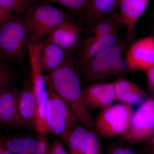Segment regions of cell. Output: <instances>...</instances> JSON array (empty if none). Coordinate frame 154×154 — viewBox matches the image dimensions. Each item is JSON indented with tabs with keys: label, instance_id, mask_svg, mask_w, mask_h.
I'll return each instance as SVG.
<instances>
[{
	"label": "cell",
	"instance_id": "e0dca14e",
	"mask_svg": "<svg viewBox=\"0 0 154 154\" xmlns=\"http://www.w3.org/2000/svg\"><path fill=\"white\" fill-rule=\"evenodd\" d=\"M116 99L122 103L133 105L141 104L145 100L146 94L134 83L125 79L114 81Z\"/></svg>",
	"mask_w": 154,
	"mask_h": 154
},
{
	"label": "cell",
	"instance_id": "52a82bcc",
	"mask_svg": "<svg viewBox=\"0 0 154 154\" xmlns=\"http://www.w3.org/2000/svg\"><path fill=\"white\" fill-rule=\"evenodd\" d=\"M125 48V42L118 40L99 55L83 62L82 71L86 79L94 83L108 78L112 64L117 59L122 57Z\"/></svg>",
	"mask_w": 154,
	"mask_h": 154
},
{
	"label": "cell",
	"instance_id": "f546056e",
	"mask_svg": "<svg viewBox=\"0 0 154 154\" xmlns=\"http://www.w3.org/2000/svg\"><path fill=\"white\" fill-rule=\"evenodd\" d=\"M12 13L0 6V25L13 17Z\"/></svg>",
	"mask_w": 154,
	"mask_h": 154
},
{
	"label": "cell",
	"instance_id": "5b68a950",
	"mask_svg": "<svg viewBox=\"0 0 154 154\" xmlns=\"http://www.w3.org/2000/svg\"><path fill=\"white\" fill-rule=\"evenodd\" d=\"M28 44L24 20L12 17L0 25V57L17 58L22 54Z\"/></svg>",
	"mask_w": 154,
	"mask_h": 154
},
{
	"label": "cell",
	"instance_id": "8fae6325",
	"mask_svg": "<svg viewBox=\"0 0 154 154\" xmlns=\"http://www.w3.org/2000/svg\"><path fill=\"white\" fill-rule=\"evenodd\" d=\"M83 93L89 108L103 109L116 100L114 82L92 83L83 89Z\"/></svg>",
	"mask_w": 154,
	"mask_h": 154
},
{
	"label": "cell",
	"instance_id": "ac0fdd59",
	"mask_svg": "<svg viewBox=\"0 0 154 154\" xmlns=\"http://www.w3.org/2000/svg\"><path fill=\"white\" fill-rule=\"evenodd\" d=\"M120 0H90L85 10L86 19L89 24L115 12Z\"/></svg>",
	"mask_w": 154,
	"mask_h": 154
},
{
	"label": "cell",
	"instance_id": "6da1fadb",
	"mask_svg": "<svg viewBox=\"0 0 154 154\" xmlns=\"http://www.w3.org/2000/svg\"><path fill=\"white\" fill-rule=\"evenodd\" d=\"M45 77L47 85L67 103L77 120L90 131H95V120L89 112L79 77L70 60H66Z\"/></svg>",
	"mask_w": 154,
	"mask_h": 154
},
{
	"label": "cell",
	"instance_id": "7a4b0ae2",
	"mask_svg": "<svg viewBox=\"0 0 154 154\" xmlns=\"http://www.w3.org/2000/svg\"><path fill=\"white\" fill-rule=\"evenodd\" d=\"M24 20L28 33V44L34 45L40 43L42 38L48 36L58 26L69 21L64 12L47 4L30 8Z\"/></svg>",
	"mask_w": 154,
	"mask_h": 154
},
{
	"label": "cell",
	"instance_id": "3957f363",
	"mask_svg": "<svg viewBox=\"0 0 154 154\" xmlns=\"http://www.w3.org/2000/svg\"><path fill=\"white\" fill-rule=\"evenodd\" d=\"M47 88L48 97L45 115L47 131L60 136L68 143L78 120L67 103L52 88L48 86Z\"/></svg>",
	"mask_w": 154,
	"mask_h": 154
},
{
	"label": "cell",
	"instance_id": "cb8c5ba5",
	"mask_svg": "<svg viewBox=\"0 0 154 154\" xmlns=\"http://www.w3.org/2000/svg\"><path fill=\"white\" fill-rule=\"evenodd\" d=\"M129 71L128 65L126 59L122 57L117 59L114 62L109 72V77L125 73Z\"/></svg>",
	"mask_w": 154,
	"mask_h": 154
},
{
	"label": "cell",
	"instance_id": "4316f807",
	"mask_svg": "<svg viewBox=\"0 0 154 154\" xmlns=\"http://www.w3.org/2000/svg\"><path fill=\"white\" fill-rule=\"evenodd\" d=\"M48 154H68L60 142L56 141L51 145Z\"/></svg>",
	"mask_w": 154,
	"mask_h": 154
},
{
	"label": "cell",
	"instance_id": "ffe728a7",
	"mask_svg": "<svg viewBox=\"0 0 154 154\" xmlns=\"http://www.w3.org/2000/svg\"><path fill=\"white\" fill-rule=\"evenodd\" d=\"M92 25L89 36L95 37L107 36L119 32L122 26L119 22L118 14L116 12L98 19Z\"/></svg>",
	"mask_w": 154,
	"mask_h": 154
},
{
	"label": "cell",
	"instance_id": "30bf717a",
	"mask_svg": "<svg viewBox=\"0 0 154 154\" xmlns=\"http://www.w3.org/2000/svg\"><path fill=\"white\" fill-rule=\"evenodd\" d=\"M150 0H120L119 4V22L126 28L130 41L134 36L135 28L140 18L147 8Z\"/></svg>",
	"mask_w": 154,
	"mask_h": 154
},
{
	"label": "cell",
	"instance_id": "4fadbf2b",
	"mask_svg": "<svg viewBox=\"0 0 154 154\" xmlns=\"http://www.w3.org/2000/svg\"><path fill=\"white\" fill-rule=\"evenodd\" d=\"M19 95L9 90L0 91V121L9 125L25 126L19 115Z\"/></svg>",
	"mask_w": 154,
	"mask_h": 154
},
{
	"label": "cell",
	"instance_id": "d6986e66",
	"mask_svg": "<svg viewBox=\"0 0 154 154\" xmlns=\"http://www.w3.org/2000/svg\"><path fill=\"white\" fill-rule=\"evenodd\" d=\"M8 148L16 154H45L46 149L44 141L30 137L13 139L9 142Z\"/></svg>",
	"mask_w": 154,
	"mask_h": 154
},
{
	"label": "cell",
	"instance_id": "484cf974",
	"mask_svg": "<svg viewBox=\"0 0 154 154\" xmlns=\"http://www.w3.org/2000/svg\"><path fill=\"white\" fill-rule=\"evenodd\" d=\"M12 79V75L9 70L0 62V87L9 85Z\"/></svg>",
	"mask_w": 154,
	"mask_h": 154
},
{
	"label": "cell",
	"instance_id": "44dd1931",
	"mask_svg": "<svg viewBox=\"0 0 154 154\" xmlns=\"http://www.w3.org/2000/svg\"><path fill=\"white\" fill-rule=\"evenodd\" d=\"M89 132L83 126L75 127L68 142L69 147V154H85L88 145Z\"/></svg>",
	"mask_w": 154,
	"mask_h": 154
},
{
	"label": "cell",
	"instance_id": "8992f818",
	"mask_svg": "<svg viewBox=\"0 0 154 154\" xmlns=\"http://www.w3.org/2000/svg\"><path fill=\"white\" fill-rule=\"evenodd\" d=\"M154 134V97L145 100L134 112L128 128L122 137L130 143L149 139Z\"/></svg>",
	"mask_w": 154,
	"mask_h": 154
},
{
	"label": "cell",
	"instance_id": "1f68e13d",
	"mask_svg": "<svg viewBox=\"0 0 154 154\" xmlns=\"http://www.w3.org/2000/svg\"><path fill=\"white\" fill-rule=\"evenodd\" d=\"M150 140V143L151 144L152 146L154 147V134L149 139Z\"/></svg>",
	"mask_w": 154,
	"mask_h": 154
},
{
	"label": "cell",
	"instance_id": "277c9868",
	"mask_svg": "<svg viewBox=\"0 0 154 154\" xmlns=\"http://www.w3.org/2000/svg\"><path fill=\"white\" fill-rule=\"evenodd\" d=\"M133 113L131 105H109L102 109L95 120V131L104 138L122 136L128 128Z\"/></svg>",
	"mask_w": 154,
	"mask_h": 154
},
{
	"label": "cell",
	"instance_id": "2e32d148",
	"mask_svg": "<svg viewBox=\"0 0 154 154\" xmlns=\"http://www.w3.org/2000/svg\"><path fill=\"white\" fill-rule=\"evenodd\" d=\"M119 32L102 37L88 36L80 51V57L82 62L95 57L115 44L119 40Z\"/></svg>",
	"mask_w": 154,
	"mask_h": 154
},
{
	"label": "cell",
	"instance_id": "5bb4252c",
	"mask_svg": "<svg viewBox=\"0 0 154 154\" xmlns=\"http://www.w3.org/2000/svg\"><path fill=\"white\" fill-rule=\"evenodd\" d=\"M82 31V28L68 21L53 30L46 39L67 51L75 46Z\"/></svg>",
	"mask_w": 154,
	"mask_h": 154
},
{
	"label": "cell",
	"instance_id": "d6a6232c",
	"mask_svg": "<svg viewBox=\"0 0 154 154\" xmlns=\"http://www.w3.org/2000/svg\"><path fill=\"white\" fill-rule=\"evenodd\" d=\"M153 17L154 18V11L153 13Z\"/></svg>",
	"mask_w": 154,
	"mask_h": 154
},
{
	"label": "cell",
	"instance_id": "7c38bea8",
	"mask_svg": "<svg viewBox=\"0 0 154 154\" xmlns=\"http://www.w3.org/2000/svg\"><path fill=\"white\" fill-rule=\"evenodd\" d=\"M18 107L19 115L25 126L36 130V105L32 83L25 86L19 94Z\"/></svg>",
	"mask_w": 154,
	"mask_h": 154
},
{
	"label": "cell",
	"instance_id": "d4e9b609",
	"mask_svg": "<svg viewBox=\"0 0 154 154\" xmlns=\"http://www.w3.org/2000/svg\"><path fill=\"white\" fill-rule=\"evenodd\" d=\"M88 145L85 154H102L98 134L94 131H89Z\"/></svg>",
	"mask_w": 154,
	"mask_h": 154
},
{
	"label": "cell",
	"instance_id": "603a6c76",
	"mask_svg": "<svg viewBox=\"0 0 154 154\" xmlns=\"http://www.w3.org/2000/svg\"><path fill=\"white\" fill-rule=\"evenodd\" d=\"M30 0H0V6L12 12L21 13L25 11Z\"/></svg>",
	"mask_w": 154,
	"mask_h": 154
},
{
	"label": "cell",
	"instance_id": "7402d4cb",
	"mask_svg": "<svg viewBox=\"0 0 154 154\" xmlns=\"http://www.w3.org/2000/svg\"><path fill=\"white\" fill-rule=\"evenodd\" d=\"M48 2L54 3L63 6L75 12L85 10L90 0H45Z\"/></svg>",
	"mask_w": 154,
	"mask_h": 154
},
{
	"label": "cell",
	"instance_id": "9c48e42d",
	"mask_svg": "<svg viewBox=\"0 0 154 154\" xmlns=\"http://www.w3.org/2000/svg\"><path fill=\"white\" fill-rule=\"evenodd\" d=\"M125 59L129 71H146L154 66V36L135 42L128 50Z\"/></svg>",
	"mask_w": 154,
	"mask_h": 154
},
{
	"label": "cell",
	"instance_id": "ba28073f",
	"mask_svg": "<svg viewBox=\"0 0 154 154\" xmlns=\"http://www.w3.org/2000/svg\"><path fill=\"white\" fill-rule=\"evenodd\" d=\"M28 53L32 72V83L36 102V130L40 133H45L47 131L45 121V108L48 97L47 84L38 63L39 50L36 47L31 48L28 50Z\"/></svg>",
	"mask_w": 154,
	"mask_h": 154
},
{
	"label": "cell",
	"instance_id": "4dcf8cb0",
	"mask_svg": "<svg viewBox=\"0 0 154 154\" xmlns=\"http://www.w3.org/2000/svg\"><path fill=\"white\" fill-rule=\"evenodd\" d=\"M0 154H11L8 150H5L0 148Z\"/></svg>",
	"mask_w": 154,
	"mask_h": 154
},
{
	"label": "cell",
	"instance_id": "83f0119b",
	"mask_svg": "<svg viewBox=\"0 0 154 154\" xmlns=\"http://www.w3.org/2000/svg\"><path fill=\"white\" fill-rule=\"evenodd\" d=\"M146 72L148 89L150 91H154V66Z\"/></svg>",
	"mask_w": 154,
	"mask_h": 154
},
{
	"label": "cell",
	"instance_id": "9a60e30c",
	"mask_svg": "<svg viewBox=\"0 0 154 154\" xmlns=\"http://www.w3.org/2000/svg\"><path fill=\"white\" fill-rule=\"evenodd\" d=\"M42 43L38 56L39 66L43 72H50L60 66L66 60V51L47 39Z\"/></svg>",
	"mask_w": 154,
	"mask_h": 154
},
{
	"label": "cell",
	"instance_id": "f1b7e54d",
	"mask_svg": "<svg viewBox=\"0 0 154 154\" xmlns=\"http://www.w3.org/2000/svg\"><path fill=\"white\" fill-rule=\"evenodd\" d=\"M109 154H135L130 149L122 146H115L112 148Z\"/></svg>",
	"mask_w": 154,
	"mask_h": 154
}]
</instances>
